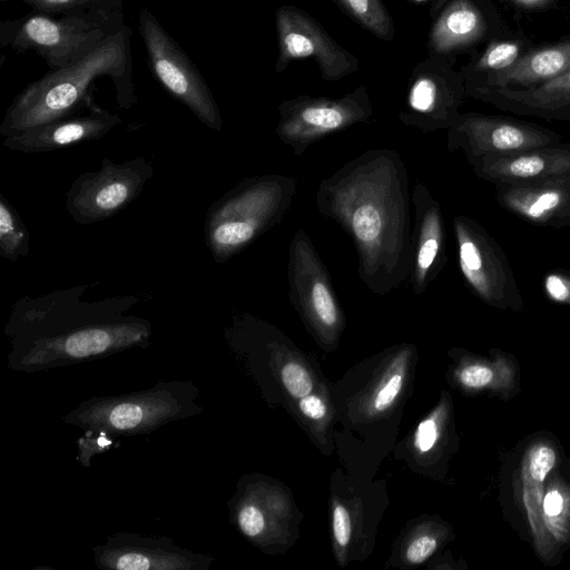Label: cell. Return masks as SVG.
<instances>
[{
  "instance_id": "cell-37",
  "label": "cell",
  "mask_w": 570,
  "mask_h": 570,
  "mask_svg": "<svg viewBox=\"0 0 570 570\" xmlns=\"http://www.w3.org/2000/svg\"><path fill=\"white\" fill-rule=\"evenodd\" d=\"M301 411L311 419H322L325 415L326 407L323 401L313 395H306L299 401Z\"/></svg>"
},
{
  "instance_id": "cell-15",
  "label": "cell",
  "mask_w": 570,
  "mask_h": 570,
  "mask_svg": "<svg viewBox=\"0 0 570 570\" xmlns=\"http://www.w3.org/2000/svg\"><path fill=\"white\" fill-rule=\"evenodd\" d=\"M470 166L493 185H537L570 178V142L484 156Z\"/></svg>"
},
{
  "instance_id": "cell-38",
  "label": "cell",
  "mask_w": 570,
  "mask_h": 570,
  "mask_svg": "<svg viewBox=\"0 0 570 570\" xmlns=\"http://www.w3.org/2000/svg\"><path fill=\"white\" fill-rule=\"evenodd\" d=\"M415 2L430 4L432 12H435L439 8H441L446 0H412Z\"/></svg>"
},
{
  "instance_id": "cell-35",
  "label": "cell",
  "mask_w": 570,
  "mask_h": 570,
  "mask_svg": "<svg viewBox=\"0 0 570 570\" xmlns=\"http://www.w3.org/2000/svg\"><path fill=\"white\" fill-rule=\"evenodd\" d=\"M436 549V541L429 535H422L410 543L406 549V559L412 563H420L429 558Z\"/></svg>"
},
{
  "instance_id": "cell-19",
  "label": "cell",
  "mask_w": 570,
  "mask_h": 570,
  "mask_svg": "<svg viewBox=\"0 0 570 570\" xmlns=\"http://www.w3.org/2000/svg\"><path fill=\"white\" fill-rule=\"evenodd\" d=\"M498 204L539 226L570 228V178L537 185H494Z\"/></svg>"
},
{
  "instance_id": "cell-9",
  "label": "cell",
  "mask_w": 570,
  "mask_h": 570,
  "mask_svg": "<svg viewBox=\"0 0 570 570\" xmlns=\"http://www.w3.org/2000/svg\"><path fill=\"white\" fill-rule=\"evenodd\" d=\"M151 175V165L140 157L122 164L105 158L98 171L85 173L72 183L67 210L80 224L109 218L142 191Z\"/></svg>"
},
{
  "instance_id": "cell-10",
  "label": "cell",
  "mask_w": 570,
  "mask_h": 570,
  "mask_svg": "<svg viewBox=\"0 0 570 570\" xmlns=\"http://www.w3.org/2000/svg\"><path fill=\"white\" fill-rule=\"evenodd\" d=\"M149 326L138 321L79 327L35 340L16 353V361L11 364L20 368L63 365L67 362L141 345L149 337Z\"/></svg>"
},
{
  "instance_id": "cell-30",
  "label": "cell",
  "mask_w": 570,
  "mask_h": 570,
  "mask_svg": "<svg viewBox=\"0 0 570 570\" xmlns=\"http://www.w3.org/2000/svg\"><path fill=\"white\" fill-rule=\"evenodd\" d=\"M567 507L562 492L557 488L549 489L542 500V512L549 528L561 521Z\"/></svg>"
},
{
  "instance_id": "cell-8",
  "label": "cell",
  "mask_w": 570,
  "mask_h": 570,
  "mask_svg": "<svg viewBox=\"0 0 570 570\" xmlns=\"http://www.w3.org/2000/svg\"><path fill=\"white\" fill-rule=\"evenodd\" d=\"M453 232L459 267L470 289L490 306L519 311L521 293L498 242L480 223L465 215L454 217Z\"/></svg>"
},
{
  "instance_id": "cell-34",
  "label": "cell",
  "mask_w": 570,
  "mask_h": 570,
  "mask_svg": "<svg viewBox=\"0 0 570 570\" xmlns=\"http://www.w3.org/2000/svg\"><path fill=\"white\" fill-rule=\"evenodd\" d=\"M439 438V428L433 417L422 421L415 432L414 445L421 452L430 451Z\"/></svg>"
},
{
  "instance_id": "cell-24",
  "label": "cell",
  "mask_w": 570,
  "mask_h": 570,
  "mask_svg": "<svg viewBox=\"0 0 570 570\" xmlns=\"http://www.w3.org/2000/svg\"><path fill=\"white\" fill-rule=\"evenodd\" d=\"M361 27L375 37L390 41L395 36L391 14L382 0H333Z\"/></svg>"
},
{
  "instance_id": "cell-12",
  "label": "cell",
  "mask_w": 570,
  "mask_h": 570,
  "mask_svg": "<svg viewBox=\"0 0 570 570\" xmlns=\"http://www.w3.org/2000/svg\"><path fill=\"white\" fill-rule=\"evenodd\" d=\"M446 147L461 150L469 164L484 156L512 154L562 142L538 125L474 112L463 114L448 129Z\"/></svg>"
},
{
  "instance_id": "cell-26",
  "label": "cell",
  "mask_w": 570,
  "mask_h": 570,
  "mask_svg": "<svg viewBox=\"0 0 570 570\" xmlns=\"http://www.w3.org/2000/svg\"><path fill=\"white\" fill-rule=\"evenodd\" d=\"M519 45L513 42H497L491 45L476 63L479 70H503L518 59Z\"/></svg>"
},
{
  "instance_id": "cell-7",
  "label": "cell",
  "mask_w": 570,
  "mask_h": 570,
  "mask_svg": "<svg viewBox=\"0 0 570 570\" xmlns=\"http://www.w3.org/2000/svg\"><path fill=\"white\" fill-rule=\"evenodd\" d=\"M197 392L183 383H161L150 391L85 402L67 420L101 431L144 432L187 414Z\"/></svg>"
},
{
  "instance_id": "cell-4",
  "label": "cell",
  "mask_w": 570,
  "mask_h": 570,
  "mask_svg": "<svg viewBox=\"0 0 570 570\" xmlns=\"http://www.w3.org/2000/svg\"><path fill=\"white\" fill-rule=\"evenodd\" d=\"M124 22L110 24L32 10L21 18L1 22L0 43L18 53L33 50L50 70H57L86 57Z\"/></svg>"
},
{
  "instance_id": "cell-14",
  "label": "cell",
  "mask_w": 570,
  "mask_h": 570,
  "mask_svg": "<svg viewBox=\"0 0 570 570\" xmlns=\"http://www.w3.org/2000/svg\"><path fill=\"white\" fill-rule=\"evenodd\" d=\"M286 275L293 305L323 332H333L342 317L335 288L304 228L297 229L291 240Z\"/></svg>"
},
{
  "instance_id": "cell-18",
  "label": "cell",
  "mask_w": 570,
  "mask_h": 570,
  "mask_svg": "<svg viewBox=\"0 0 570 570\" xmlns=\"http://www.w3.org/2000/svg\"><path fill=\"white\" fill-rule=\"evenodd\" d=\"M117 114L96 104L89 114H75L7 136L2 145L21 153H43L104 137L120 124Z\"/></svg>"
},
{
  "instance_id": "cell-20",
  "label": "cell",
  "mask_w": 570,
  "mask_h": 570,
  "mask_svg": "<svg viewBox=\"0 0 570 570\" xmlns=\"http://www.w3.org/2000/svg\"><path fill=\"white\" fill-rule=\"evenodd\" d=\"M475 96L515 114L570 121V69L534 87L483 90Z\"/></svg>"
},
{
  "instance_id": "cell-31",
  "label": "cell",
  "mask_w": 570,
  "mask_h": 570,
  "mask_svg": "<svg viewBox=\"0 0 570 570\" xmlns=\"http://www.w3.org/2000/svg\"><path fill=\"white\" fill-rule=\"evenodd\" d=\"M494 373L483 364H472L463 367L459 373L461 383L471 389H482L491 384Z\"/></svg>"
},
{
  "instance_id": "cell-21",
  "label": "cell",
  "mask_w": 570,
  "mask_h": 570,
  "mask_svg": "<svg viewBox=\"0 0 570 570\" xmlns=\"http://www.w3.org/2000/svg\"><path fill=\"white\" fill-rule=\"evenodd\" d=\"M570 69V41L525 55L510 67L487 77V87L479 91L512 88H530L547 82Z\"/></svg>"
},
{
  "instance_id": "cell-22",
  "label": "cell",
  "mask_w": 570,
  "mask_h": 570,
  "mask_svg": "<svg viewBox=\"0 0 570 570\" xmlns=\"http://www.w3.org/2000/svg\"><path fill=\"white\" fill-rule=\"evenodd\" d=\"M483 30L480 11L469 0H453L433 23L428 48L430 55L446 58L472 43Z\"/></svg>"
},
{
  "instance_id": "cell-5",
  "label": "cell",
  "mask_w": 570,
  "mask_h": 570,
  "mask_svg": "<svg viewBox=\"0 0 570 570\" xmlns=\"http://www.w3.org/2000/svg\"><path fill=\"white\" fill-rule=\"evenodd\" d=\"M138 22L148 65L159 83L205 126L220 131L223 118L214 95L188 55L148 9L139 10Z\"/></svg>"
},
{
  "instance_id": "cell-3",
  "label": "cell",
  "mask_w": 570,
  "mask_h": 570,
  "mask_svg": "<svg viewBox=\"0 0 570 570\" xmlns=\"http://www.w3.org/2000/svg\"><path fill=\"white\" fill-rule=\"evenodd\" d=\"M294 177L266 174L240 181L207 215V244L224 263L282 222L296 194Z\"/></svg>"
},
{
  "instance_id": "cell-27",
  "label": "cell",
  "mask_w": 570,
  "mask_h": 570,
  "mask_svg": "<svg viewBox=\"0 0 570 570\" xmlns=\"http://www.w3.org/2000/svg\"><path fill=\"white\" fill-rule=\"evenodd\" d=\"M557 455L548 444L533 446L528 454V472L535 482H543L549 472L556 465Z\"/></svg>"
},
{
  "instance_id": "cell-11",
  "label": "cell",
  "mask_w": 570,
  "mask_h": 570,
  "mask_svg": "<svg viewBox=\"0 0 570 570\" xmlns=\"http://www.w3.org/2000/svg\"><path fill=\"white\" fill-rule=\"evenodd\" d=\"M278 40L276 71L295 59L313 58L322 80L337 81L357 71L358 59L338 45L307 12L295 6H281L275 13Z\"/></svg>"
},
{
  "instance_id": "cell-25",
  "label": "cell",
  "mask_w": 570,
  "mask_h": 570,
  "mask_svg": "<svg viewBox=\"0 0 570 570\" xmlns=\"http://www.w3.org/2000/svg\"><path fill=\"white\" fill-rule=\"evenodd\" d=\"M29 234L16 209L0 197V254L2 257L16 261L28 255Z\"/></svg>"
},
{
  "instance_id": "cell-23",
  "label": "cell",
  "mask_w": 570,
  "mask_h": 570,
  "mask_svg": "<svg viewBox=\"0 0 570 570\" xmlns=\"http://www.w3.org/2000/svg\"><path fill=\"white\" fill-rule=\"evenodd\" d=\"M8 1V0H1ZM33 10L52 16L77 17L116 24L125 21L126 0H20Z\"/></svg>"
},
{
  "instance_id": "cell-1",
  "label": "cell",
  "mask_w": 570,
  "mask_h": 570,
  "mask_svg": "<svg viewBox=\"0 0 570 570\" xmlns=\"http://www.w3.org/2000/svg\"><path fill=\"white\" fill-rule=\"evenodd\" d=\"M315 199L318 213L351 237L358 277L372 293H391L409 278V175L395 150L371 149L345 163L322 179Z\"/></svg>"
},
{
  "instance_id": "cell-29",
  "label": "cell",
  "mask_w": 570,
  "mask_h": 570,
  "mask_svg": "<svg viewBox=\"0 0 570 570\" xmlns=\"http://www.w3.org/2000/svg\"><path fill=\"white\" fill-rule=\"evenodd\" d=\"M282 381L286 390L294 397H304L313 389V382L306 370L296 364L288 363L282 370Z\"/></svg>"
},
{
  "instance_id": "cell-17",
  "label": "cell",
  "mask_w": 570,
  "mask_h": 570,
  "mask_svg": "<svg viewBox=\"0 0 570 570\" xmlns=\"http://www.w3.org/2000/svg\"><path fill=\"white\" fill-rule=\"evenodd\" d=\"M97 564L117 570L204 569L209 563L205 556L179 549L167 539L137 534L110 537L95 549Z\"/></svg>"
},
{
  "instance_id": "cell-32",
  "label": "cell",
  "mask_w": 570,
  "mask_h": 570,
  "mask_svg": "<svg viewBox=\"0 0 570 570\" xmlns=\"http://www.w3.org/2000/svg\"><path fill=\"white\" fill-rule=\"evenodd\" d=\"M237 520L240 530L248 537L258 535L265 527V519L262 511L252 504H246L239 510Z\"/></svg>"
},
{
  "instance_id": "cell-13",
  "label": "cell",
  "mask_w": 570,
  "mask_h": 570,
  "mask_svg": "<svg viewBox=\"0 0 570 570\" xmlns=\"http://www.w3.org/2000/svg\"><path fill=\"white\" fill-rule=\"evenodd\" d=\"M462 92L446 58L430 55L412 70L405 107L399 118L424 132L449 129L461 115L458 109Z\"/></svg>"
},
{
  "instance_id": "cell-28",
  "label": "cell",
  "mask_w": 570,
  "mask_h": 570,
  "mask_svg": "<svg viewBox=\"0 0 570 570\" xmlns=\"http://www.w3.org/2000/svg\"><path fill=\"white\" fill-rule=\"evenodd\" d=\"M546 296L558 304L570 305V272L552 269L542 279Z\"/></svg>"
},
{
  "instance_id": "cell-39",
  "label": "cell",
  "mask_w": 570,
  "mask_h": 570,
  "mask_svg": "<svg viewBox=\"0 0 570 570\" xmlns=\"http://www.w3.org/2000/svg\"><path fill=\"white\" fill-rule=\"evenodd\" d=\"M515 1L521 4L528 6V7H533V6L542 4L547 0H515Z\"/></svg>"
},
{
  "instance_id": "cell-6",
  "label": "cell",
  "mask_w": 570,
  "mask_h": 570,
  "mask_svg": "<svg viewBox=\"0 0 570 570\" xmlns=\"http://www.w3.org/2000/svg\"><path fill=\"white\" fill-rule=\"evenodd\" d=\"M372 115V102L364 86L338 98L302 95L278 106L275 132L295 156H301L314 142L367 122Z\"/></svg>"
},
{
  "instance_id": "cell-33",
  "label": "cell",
  "mask_w": 570,
  "mask_h": 570,
  "mask_svg": "<svg viewBox=\"0 0 570 570\" xmlns=\"http://www.w3.org/2000/svg\"><path fill=\"white\" fill-rule=\"evenodd\" d=\"M403 384V375L401 373H395L392 375L389 381L380 389L375 399H374V407L377 411H383L389 407L400 393Z\"/></svg>"
},
{
  "instance_id": "cell-16",
  "label": "cell",
  "mask_w": 570,
  "mask_h": 570,
  "mask_svg": "<svg viewBox=\"0 0 570 570\" xmlns=\"http://www.w3.org/2000/svg\"><path fill=\"white\" fill-rule=\"evenodd\" d=\"M414 226L409 282L414 294H423L445 262V229L441 205L428 186L417 181L412 191Z\"/></svg>"
},
{
  "instance_id": "cell-36",
  "label": "cell",
  "mask_w": 570,
  "mask_h": 570,
  "mask_svg": "<svg viewBox=\"0 0 570 570\" xmlns=\"http://www.w3.org/2000/svg\"><path fill=\"white\" fill-rule=\"evenodd\" d=\"M333 531L337 543L345 547L351 539V519L342 505H336L333 511Z\"/></svg>"
},
{
  "instance_id": "cell-2",
  "label": "cell",
  "mask_w": 570,
  "mask_h": 570,
  "mask_svg": "<svg viewBox=\"0 0 570 570\" xmlns=\"http://www.w3.org/2000/svg\"><path fill=\"white\" fill-rule=\"evenodd\" d=\"M131 29L121 23L79 61L50 70L29 83L9 105L0 125L4 137L90 108L95 80L108 77L120 108L136 101L130 50Z\"/></svg>"
}]
</instances>
